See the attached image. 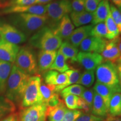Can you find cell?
Wrapping results in <instances>:
<instances>
[{"instance_id": "74e56055", "label": "cell", "mask_w": 121, "mask_h": 121, "mask_svg": "<svg viewBox=\"0 0 121 121\" xmlns=\"http://www.w3.org/2000/svg\"><path fill=\"white\" fill-rule=\"evenodd\" d=\"M110 11L112 18L118 29L119 33H121V11L113 4H110Z\"/></svg>"}, {"instance_id": "484cf974", "label": "cell", "mask_w": 121, "mask_h": 121, "mask_svg": "<svg viewBox=\"0 0 121 121\" xmlns=\"http://www.w3.org/2000/svg\"><path fill=\"white\" fill-rule=\"evenodd\" d=\"M16 109L15 105L6 96H0V120L13 114Z\"/></svg>"}, {"instance_id": "ab89813d", "label": "cell", "mask_w": 121, "mask_h": 121, "mask_svg": "<svg viewBox=\"0 0 121 121\" xmlns=\"http://www.w3.org/2000/svg\"><path fill=\"white\" fill-rule=\"evenodd\" d=\"M72 12L80 13L85 10V0H73L71 2Z\"/></svg>"}, {"instance_id": "60d3db41", "label": "cell", "mask_w": 121, "mask_h": 121, "mask_svg": "<svg viewBox=\"0 0 121 121\" xmlns=\"http://www.w3.org/2000/svg\"><path fill=\"white\" fill-rule=\"evenodd\" d=\"M104 118L96 117L93 114H83L80 116L75 121H103Z\"/></svg>"}, {"instance_id": "4316f807", "label": "cell", "mask_w": 121, "mask_h": 121, "mask_svg": "<svg viewBox=\"0 0 121 121\" xmlns=\"http://www.w3.org/2000/svg\"><path fill=\"white\" fill-rule=\"evenodd\" d=\"M67 60L66 57L58 51L54 62L50 67L49 70H54L60 73H64L69 69Z\"/></svg>"}, {"instance_id": "44dd1931", "label": "cell", "mask_w": 121, "mask_h": 121, "mask_svg": "<svg viewBox=\"0 0 121 121\" xmlns=\"http://www.w3.org/2000/svg\"><path fill=\"white\" fill-rule=\"evenodd\" d=\"M13 64L0 60V96L5 93L7 80Z\"/></svg>"}, {"instance_id": "7dc6e473", "label": "cell", "mask_w": 121, "mask_h": 121, "mask_svg": "<svg viewBox=\"0 0 121 121\" xmlns=\"http://www.w3.org/2000/svg\"><path fill=\"white\" fill-rule=\"evenodd\" d=\"M106 121H121V118L118 117H112V116H108L107 120Z\"/></svg>"}, {"instance_id": "7bdbcfd3", "label": "cell", "mask_w": 121, "mask_h": 121, "mask_svg": "<svg viewBox=\"0 0 121 121\" xmlns=\"http://www.w3.org/2000/svg\"><path fill=\"white\" fill-rule=\"evenodd\" d=\"M61 100H62L60 98L58 94L55 93L50 98L49 102L48 103L47 107H54V106L57 105V104L60 103Z\"/></svg>"}, {"instance_id": "30bf717a", "label": "cell", "mask_w": 121, "mask_h": 121, "mask_svg": "<svg viewBox=\"0 0 121 121\" xmlns=\"http://www.w3.org/2000/svg\"><path fill=\"white\" fill-rule=\"evenodd\" d=\"M24 13L38 15H46V5L33 4L30 6H6L0 10V14L1 15Z\"/></svg>"}, {"instance_id": "3957f363", "label": "cell", "mask_w": 121, "mask_h": 121, "mask_svg": "<svg viewBox=\"0 0 121 121\" xmlns=\"http://www.w3.org/2000/svg\"><path fill=\"white\" fill-rule=\"evenodd\" d=\"M62 40L56 35L54 29L45 26L31 36L29 44L33 47L47 51H57Z\"/></svg>"}, {"instance_id": "7c38bea8", "label": "cell", "mask_w": 121, "mask_h": 121, "mask_svg": "<svg viewBox=\"0 0 121 121\" xmlns=\"http://www.w3.org/2000/svg\"><path fill=\"white\" fill-rule=\"evenodd\" d=\"M108 41L105 39L90 36L81 42L80 46V52L101 53Z\"/></svg>"}, {"instance_id": "d6a6232c", "label": "cell", "mask_w": 121, "mask_h": 121, "mask_svg": "<svg viewBox=\"0 0 121 121\" xmlns=\"http://www.w3.org/2000/svg\"><path fill=\"white\" fill-rule=\"evenodd\" d=\"M85 88L79 84H73L65 87L60 91V95L63 98L68 95H74L80 96L82 94Z\"/></svg>"}, {"instance_id": "681fc988", "label": "cell", "mask_w": 121, "mask_h": 121, "mask_svg": "<svg viewBox=\"0 0 121 121\" xmlns=\"http://www.w3.org/2000/svg\"><path fill=\"white\" fill-rule=\"evenodd\" d=\"M118 48H119V52H120V54H121V58H120V60H121V38H119V40L118 42Z\"/></svg>"}, {"instance_id": "d4e9b609", "label": "cell", "mask_w": 121, "mask_h": 121, "mask_svg": "<svg viewBox=\"0 0 121 121\" xmlns=\"http://www.w3.org/2000/svg\"><path fill=\"white\" fill-rule=\"evenodd\" d=\"M93 90L102 97L106 107L109 110V103L113 95L114 94V92L105 85L98 82L95 83L93 87Z\"/></svg>"}, {"instance_id": "bcb514c9", "label": "cell", "mask_w": 121, "mask_h": 121, "mask_svg": "<svg viewBox=\"0 0 121 121\" xmlns=\"http://www.w3.org/2000/svg\"><path fill=\"white\" fill-rule=\"evenodd\" d=\"M117 69L118 71V74L119 83H120V85L121 87V60L118 62V64L117 65Z\"/></svg>"}, {"instance_id": "6da1fadb", "label": "cell", "mask_w": 121, "mask_h": 121, "mask_svg": "<svg viewBox=\"0 0 121 121\" xmlns=\"http://www.w3.org/2000/svg\"><path fill=\"white\" fill-rule=\"evenodd\" d=\"M30 76L13 64L7 80L6 97L14 104L22 103Z\"/></svg>"}, {"instance_id": "9a60e30c", "label": "cell", "mask_w": 121, "mask_h": 121, "mask_svg": "<svg viewBox=\"0 0 121 121\" xmlns=\"http://www.w3.org/2000/svg\"><path fill=\"white\" fill-rule=\"evenodd\" d=\"M93 26L94 25L91 24L80 26L76 29H74L73 32L66 41L69 42L76 48L78 47L83 40L90 37Z\"/></svg>"}, {"instance_id": "4dcf8cb0", "label": "cell", "mask_w": 121, "mask_h": 121, "mask_svg": "<svg viewBox=\"0 0 121 121\" xmlns=\"http://www.w3.org/2000/svg\"><path fill=\"white\" fill-rule=\"evenodd\" d=\"M56 86L49 85L46 84L44 82H43L42 80L40 84V90L41 93L42 98H43V104L47 106L48 103L49 102L50 98L53 95V94L56 93L55 91Z\"/></svg>"}, {"instance_id": "603a6c76", "label": "cell", "mask_w": 121, "mask_h": 121, "mask_svg": "<svg viewBox=\"0 0 121 121\" xmlns=\"http://www.w3.org/2000/svg\"><path fill=\"white\" fill-rule=\"evenodd\" d=\"M70 19L74 26L80 27L92 22L93 13H89L85 10L78 13L71 12L70 13Z\"/></svg>"}, {"instance_id": "2e32d148", "label": "cell", "mask_w": 121, "mask_h": 121, "mask_svg": "<svg viewBox=\"0 0 121 121\" xmlns=\"http://www.w3.org/2000/svg\"><path fill=\"white\" fill-rule=\"evenodd\" d=\"M57 51H47L40 50L38 55V71L44 73L49 69L54 62L57 55Z\"/></svg>"}, {"instance_id": "b9f144b4", "label": "cell", "mask_w": 121, "mask_h": 121, "mask_svg": "<svg viewBox=\"0 0 121 121\" xmlns=\"http://www.w3.org/2000/svg\"><path fill=\"white\" fill-rule=\"evenodd\" d=\"M35 3L36 0H12L7 6H30Z\"/></svg>"}, {"instance_id": "816d5d0a", "label": "cell", "mask_w": 121, "mask_h": 121, "mask_svg": "<svg viewBox=\"0 0 121 121\" xmlns=\"http://www.w3.org/2000/svg\"></svg>"}, {"instance_id": "5b68a950", "label": "cell", "mask_w": 121, "mask_h": 121, "mask_svg": "<svg viewBox=\"0 0 121 121\" xmlns=\"http://www.w3.org/2000/svg\"><path fill=\"white\" fill-rule=\"evenodd\" d=\"M46 9L48 26L52 29H55L62 19L72 12L69 0H57L51 2L47 4Z\"/></svg>"}, {"instance_id": "836d02e7", "label": "cell", "mask_w": 121, "mask_h": 121, "mask_svg": "<svg viewBox=\"0 0 121 121\" xmlns=\"http://www.w3.org/2000/svg\"><path fill=\"white\" fill-rule=\"evenodd\" d=\"M95 25L92 29L91 36L107 39L108 32L105 22H100Z\"/></svg>"}, {"instance_id": "1f68e13d", "label": "cell", "mask_w": 121, "mask_h": 121, "mask_svg": "<svg viewBox=\"0 0 121 121\" xmlns=\"http://www.w3.org/2000/svg\"><path fill=\"white\" fill-rule=\"evenodd\" d=\"M95 81V73L93 70H86L81 73V76L77 84L83 86L90 87L93 85Z\"/></svg>"}, {"instance_id": "e0dca14e", "label": "cell", "mask_w": 121, "mask_h": 121, "mask_svg": "<svg viewBox=\"0 0 121 121\" xmlns=\"http://www.w3.org/2000/svg\"><path fill=\"white\" fill-rule=\"evenodd\" d=\"M43 79L46 84L56 86V91L67 82V75L65 72L60 73L54 70H48L44 73Z\"/></svg>"}, {"instance_id": "4fadbf2b", "label": "cell", "mask_w": 121, "mask_h": 121, "mask_svg": "<svg viewBox=\"0 0 121 121\" xmlns=\"http://www.w3.org/2000/svg\"><path fill=\"white\" fill-rule=\"evenodd\" d=\"M119 37L110 40L107 42L105 48L101 53L103 60L105 62H110L116 64L120 60L121 54L118 48Z\"/></svg>"}, {"instance_id": "f907efd6", "label": "cell", "mask_w": 121, "mask_h": 121, "mask_svg": "<svg viewBox=\"0 0 121 121\" xmlns=\"http://www.w3.org/2000/svg\"><path fill=\"white\" fill-rule=\"evenodd\" d=\"M1 40H2V39H1V37H0V42H1Z\"/></svg>"}, {"instance_id": "f546056e", "label": "cell", "mask_w": 121, "mask_h": 121, "mask_svg": "<svg viewBox=\"0 0 121 121\" xmlns=\"http://www.w3.org/2000/svg\"><path fill=\"white\" fill-rule=\"evenodd\" d=\"M65 73L67 75V81L64 85L56 90V92L57 93L61 91L65 87L71 85L77 84L81 75V72L79 69H69L66 72H65Z\"/></svg>"}, {"instance_id": "f35d334b", "label": "cell", "mask_w": 121, "mask_h": 121, "mask_svg": "<svg viewBox=\"0 0 121 121\" xmlns=\"http://www.w3.org/2000/svg\"><path fill=\"white\" fill-rule=\"evenodd\" d=\"M102 0H85V9L89 13H94Z\"/></svg>"}, {"instance_id": "e575fe53", "label": "cell", "mask_w": 121, "mask_h": 121, "mask_svg": "<svg viewBox=\"0 0 121 121\" xmlns=\"http://www.w3.org/2000/svg\"><path fill=\"white\" fill-rule=\"evenodd\" d=\"M79 98V96L74 95H68L63 98L65 104L67 109L70 110L78 109Z\"/></svg>"}, {"instance_id": "9c48e42d", "label": "cell", "mask_w": 121, "mask_h": 121, "mask_svg": "<svg viewBox=\"0 0 121 121\" xmlns=\"http://www.w3.org/2000/svg\"><path fill=\"white\" fill-rule=\"evenodd\" d=\"M47 109V106L43 103L24 108L20 112L18 121H45Z\"/></svg>"}, {"instance_id": "f6af8a7d", "label": "cell", "mask_w": 121, "mask_h": 121, "mask_svg": "<svg viewBox=\"0 0 121 121\" xmlns=\"http://www.w3.org/2000/svg\"><path fill=\"white\" fill-rule=\"evenodd\" d=\"M110 1L114 6H116L119 11H121V0H110Z\"/></svg>"}, {"instance_id": "ba28073f", "label": "cell", "mask_w": 121, "mask_h": 121, "mask_svg": "<svg viewBox=\"0 0 121 121\" xmlns=\"http://www.w3.org/2000/svg\"><path fill=\"white\" fill-rule=\"evenodd\" d=\"M0 37L4 41L17 45L26 40L27 37L11 24L0 20Z\"/></svg>"}, {"instance_id": "5bb4252c", "label": "cell", "mask_w": 121, "mask_h": 121, "mask_svg": "<svg viewBox=\"0 0 121 121\" xmlns=\"http://www.w3.org/2000/svg\"><path fill=\"white\" fill-rule=\"evenodd\" d=\"M19 50L17 45L2 40L0 42V60L13 63Z\"/></svg>"}, {"instance_id": "d590c367", "label": "cell", "mask_w": 121, "mask_h": 121, "mask_svg": "<svg viewBox=\"0 0 121 121\" xmlns=\"http://www.w3.org/2000/svg\"><path fill=\"white\" fill-rule=\"evenodd\" d=\"M94 96V91L93 90V89H85L80 97L84 100L86 104L88 105L89 108L92 110Z\"/></svg>"}, {"instance_id": "cb8c5ba5", "label": "cell", "mask_w": 121, "mask_h": 121, "mask_svg": "<svg viewBox=\"0 0 121 121\" xmlns=\"http://www.w3.org/2000/svg\"><path fill=\"white\" fill-rule=\"evenodd\" d=\"M66 57L67 60H69L72 63L77 62L78 51L69 42L65 41L62 42L58 50Z\"/></svg>"}, {"instance_id": "8992f818", "label": "cell", "mask_w": 121, "mask_h": 121, "mask_svg": "<svg viewBox=\"0 0 121 121\" xmlns=\"http://www.w3.org/2000/svg\"><path fill=\"white\" fill-rule=\"evenodd\" d=\"M41 82L42 78L40 76L34 75L30 77L21 103L22 107L27 108L43 103L40 90Z\"/></svg>"}, {"instance_id": "8d00e7d4", "label": "cell", "mask_w": 121, "mask_h": 121, "mask_svg": "<svg viewBox=\"0 0 121 121\" xmlns=\"http://www.w3.org/2000/svg\"><path fill=\"white\" fill-rule=\"evenodd\" d=\"M83 113L80 110H70L67 109L61 121H75Z\"/></svg>"}, {"instance_id": "52a82bcc", "label": "cell", "mask_w": 121, "mask_h": 121, "mask_svg": "<svg viewBox=\"0 0 121 121\" xmlns=\"http://www.w3.org/2000/svg\"><path fill=\"white\" fill-rule=\"evenodd\" d=\"M14 63L18 68L30 76L35 75L38 72L35 54L28 47L20 49Z\"/></svg>"}, {"instance_id": "d6986e66", "label": "cell", "mask_w": 121, "mask_h": 121, "mask_svg": "<svg viewBox=\"0 0 121 121\" xmlns=\"http://www.w3.org/2000/svg\"><path fill=\"white\" fill-rule=\"evenodd\" d=\"M110 13V4L109 0H102L93 13V25L104 22Z\"/></svg>"}, {"instance_id": "277c9868", "label": "cell", "mask_w": 121, "mask_h": 121, "mask_svg": "<svg viewBox=\"0 0 121 121\" xmlns=\"http://www.w3.org/2000/svg\"><path fill=\"white\" fill-rule=\"evenodd\" d=\"M97 82L108 86L114 93H121L117 65L110 62H104L96 69Z\"/></svg>"}, {"instance_id": "ee69618b", "label": "cell", "mask_w": 121, "mask_h": 121, "mask_svg": "<svg viewBox=\"0 0 121 121\" xmlns=\"http://www.w3.org/2000/svg\"><path fill=\"white\" fill-rule=\"evenodd\" d=\"M1 121H18V116L16 114L13 113L4 118Z\"/></svg>"}, {"instance_id": "8fae6325", "label": "cell", "mask_w": 121, "mask_h": 121, "mask_svg": "<svg viewBox=\"0 0 121 121\" xmlns=\"http://www.w3.org/2000/svg\"><path fill=\"white\" fill-rule=\"evenodd\" d=\"M103 61L101 54L95 53L80 52L77 58V62L87 71H94Z\"/></svg>"}, {"instance_id": "7a4b0ae2", "label": "cell", "mask_w": 121, "mask_h": 121, "mask_svg": "<svg viewBox=\"0 0 121 121\" xmlns=\"http://www.w3.org/2000/svg\"><path fill=\"white\" fill-rule=\"evenodd\" d=\"M10 24L21 31L26 37L31 35L43 28L47 24V15L31 13H16L9 17Z\"/></svg>"}, {"instance_id": "7402d4cb", "label": "cell", "mask_w": 121, "mask_h": 121, "mask_svg": "<svg viewBox=\"0 0 121 121\" xmlns=\"http://www.w3.org/2000/svg\"><path fill=\"white\" fill-rule=\"evenodd\" d=\"M91 113L92 114L102 118L107 117L108 114V110L103 100L99 95L95 91Z\"/></svg>"}, {"instance_id": "ffe728a7", "label": "cell", "mask_w": 121, "mask_h": 121, "mask_svg": "<svg viewBox=\"0 0 121 121\" xmlns=\"http://www.w3.org/2000/svg\"><path fill=\"white\" fill-rule=\"evenodd\" d=\"M67 109V108L62 100L54 107H47L46 116L48 121H61Z\"/></svg>"}, {"instance_id": "c3c4849f", "label": "cell", "mask_w": 121, "mask_h": 121, "mask_svg": "<svg viewBox=\"0 0 121 121\" xmlns=\"http://www.w3.org/2000/svg\"><path fill=\"white\" fill-rule=\"evenodd\" d=\"M52 0H36V4H43L44 5L45 4H48L52 1Z\"/></svg>"}, {"instance_id": "ac0fdd59", "label": "cell", "mask_w": 121, "mask_h": 121, "mask_svg": "<svg viewBox=\"0 0 121 121\" xmlns=\"http://www.w3.org/2000/svg\"><path fill=\"white\" fill-rule=\"evenodd\" d=\"M75 29V26L72 23L69 15H66L62 19L55 29L54 32L62 40H67L69 37Z\"/></svg>"}, {"instance_id": "f1b7e54d", "label": "cell", "mask_w": 121, "mask_h": 121, "mask_svg": "<svg viewBox=\"0 0 121 121\" xmlns=\"http://www.w3.org/2000/svg\"><path fill=\"white\" fill-rule=\"evenodd\" d=\"M105 22L107 29V32H108L107 39L110 40L119 37V35L120 33H119L117 25L115 23L114 20L112 16L111 11H110Z\"/></svg>"}, {"instance_id": "83f0119b", "label": "cell", "mask_w": 121, "mask_h": 121, "mask_svg": "<svg viewBox=\"0 0 121 121\" xmlns=\"http://www.w3.org/2000/svg\"><path fill=\"white\" fill-rule=\"evenodd\" d=\"M108 113L112 117L121 116V93L113 95L109 105Z\"/></svg>"}]
</instances>
